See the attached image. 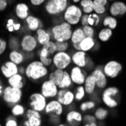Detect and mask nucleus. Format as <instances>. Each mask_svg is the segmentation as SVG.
<instances>
[{
	"label": "nucleus",
	"instance_id": "nucleus-35",
	"mask_svg": "<svg viewBox=\"0 0 126 126\" xmlns=\"http://www.w3.org/2000/svg\"><path fill=\"white\" fill-rule=\"evenodd\" d=\"M11 115H13L16 117H20L23 116L26 113V109L24 105L20 104H16L14 106H12V108L11 110Z\"/></svg>",
	"mask_w": 126,
	"mask_h": 126
},
{
	"label": "nucleus",
	"instance_id": "nucleus-42",
	"mask_svg": "<svg viewBox=\"0 0 126 126\" xmlns=\"http://www.w3.org/2000/svg\"><path fill=\"white\" fill-rule=\"evenodd\" d=\"M94 116H95L97 120H99V121L104 120L108 116V111L103 107H98L94 111Z\"/></svg>",
	"mask_w": 126,
	"mask_h": 126
},
{
	"label": "nucleus",
	"instance_id": "nucleus-54",
	"mask_svg": "<svg viewBox=\"0 0 126 126\" xmlns=\"http://www.w3.org/2000/svg\"><path fill=\"white\" fill-rule=\"evenodd\" d=\"M1 125H2V124H1V123H0V126H1Z\"/></svg>",
	"mask_w": 126,
	"mask_h": 126
},
{
	"label": "nucleus",
	"instance_id": "nucleus-33",
	"mask_svg": "<svg viewBox=\"0 0 126 126\" xmlns=\"http://www.w3.org/2000/svg\"><path fill=\"white\" fill-rule=\"evenodd\" d=\"M73 91L75 95V101L76 102H81L82 100H83V99L85 97V95L87 94L83 85H76Z\"/></svg>",
	"mask_w": 126,
	"mask_h": 126
},
{
	"label": "nucleus",
	"instance_id": "nucleus-52",
	"mask_svg": "<svg viewBox=\"0 0 126 126\" xmlns=\"http://www.w3.org/2000/svg\"><path fill=\"white\" fill-rule=\"evenodd\" d=\"M73 2H75V3H77V2H80L81 0H73Z\"/></svg>",
	"mask_w": 126,
	"mask_h": 126
},
{
	"label": "nucleus",
	"instance_id": "nucleus-36",
	"mask_svg": "<svg viewBox=\"0 0 126 126\" xmlns=\"http://www.w3.org/2000/svg\"><path fill=\"white\" fill-rule=\"evenodd\" d=\"M80 5L82 7V11L85 14H91L94 11L93 0H81Z\"/></svg>",
	"mask_w": 126,
	"mask_h": 126
},
{
	"label": "nucleus",
	"instance_id": "nucleus-40",
	"mask_svg": "<svg viewBox=\"0 0 126 126\" xmlns=\"http://www.w3.org/2000/svg\"><path fill=\"white\" fill-rule=\"evenodd\" d=\"M82 124L84 126H97V119L94 115L91 114H85L83 116Z\"/></svg>",
	"mask_w": 126,
	"mask_h": 126
},
{
	"label": "nucleus",
	"instance_id": "nucleus-1",
	"mask_svg": "<svg viewBox=\"0 0 126 126\" xmlns=\"http://www.w3.org/2000/svg\"><path fill=\"white\" fill-rule=\"evenodd\" d=\"M49 73L48 68L39 60H34L30 62L25 67V76L33 82L39 81L46 77Z\"/></svg>",
	"mask_w": 126,
	"mask_h": 126
},
{
	"label": "nucleus",
	"instance_id": "nucleus-12",
	"mask_svg": "<svg viewBox=\"0 0 126 126\" xmlns=\"http://www.w3.org/2000/svg\"><path fill=\"white\" fill-rule=\"evenodd\" d=\"M119 93V89L116 87H109L104 90L102 94V100L104 104L110 108L117 107L118 103L113 98Z\"/></svg>",
	"mask_w": 126,
	"mask_h": 126
},
{
	"label": "nucleus",
	"instance_id": "nucleus-53",
	"mask_svg": "<svg viewBox=\"0 0 126 126\" xmlns=\"http://www.w3.org/2000/svg\"><path fill=\"white\" fill-rule=\"evenodd\" d=\"M1 64H2L1 63V58H0V66H1Z\"/></svg>",
	"mask_w": 126,
	"mask_h": 126
},
{
	"label": "nucleus",
	"instance_id": "nucleus-27",
	"mask_svg": "<svg viewBox=\"0 0 126 126\" xmlns=\"http://www.w3.org/2000/svg\"><path fill=\"white\" fill-rule=\"evenodd\" d=\"M16 16L20 20H26L29 16V7L25 3H18L15 7Z\"/></svg>",
	"mask_w": 126,
	"mask_h": 126
},
{
	"label": "nucleus",
	"instance_id": "nucleus-32",
	"mask_svg": "<svg viewBox=\"0 0 126 126\" xmlns=\"http://www.w3.org/2000/svg\"><path fill=\"white\" fill-rule=\"evenodd\" d=\"M107 4V0H93L94 11L96 14H104L106 11L105 6Z\"/></svg>",
	"mask_w": 126,
	"mask_h": 126
},
{
	"label": "nucleus",
	"instance_id": "nucleus-44",
	"mask_svg": "<svg viewBox=\"0 0 126 126\" xmlns=\"http://www.w3.org/2000/svg\"><path fill=\"white\" fill-rule=\"evenodd\" d=\"M88 25L94 27L97 26L100 22V17L97 14H90L88 15Z\"/></svg>",
	"mask_w": 126,
	"mask_h": 126
},
{
	"label": "nucleus",
	"instance_id": "nucleus-25",
	"mask_svg": "<svg viewBox=\"0 0 126 126\" xmlns=\"http://www.w3.org/2000/svg\"><path fill=\"white\" fill-rule=\"evenodd\" d=\"M25 20L27 29L31 32H36L39 28L42 27V24L40 20L35 16L29 15Z\"/></svg>",
	"mask_w": 126,
	"mask_h": 126
},
{
	"label": "nucleus",
	"instance_id": "nucleus-19",
	"mask_svg": "<svg viewBox=\"0 0 126 126\" xmlns=\"http://www.w3.org/2000/svg\"><path fill=\"white\" fill-rule=\"evenodd\" d=\"M96 79V85L99 88H104L107 84V76L105 75L104 70H102L100 68H96L91 73Z\"/></svg>",
	"mask_w": 126,
	"mask_h": 126
},
{
	"label": "nucleus",
	"instance_id": "nucleus-4",
	"mask_svg": "<svg viewBox=\"0 0 126 126\" xmlns=\"http://www.w3.org/2000/svg\"><path fill=\"white\" fill-rule=\"evenodd\" d=\"M82 11L76 5L67 6L63 12L64 21L70 24L72 27L76 26L80 24V20L82 17Z\"/></svg>",
	"mask_w": 126,
	"mask_h": 126
},
{
	"label": "nucleus",
	"instance_id": "nucleus-3",
	"mask_svg": "<svg viewBox=\"0 0 126 126\" xmlns=\"http://www.w3.org/2000/svg\"><path fill=\"white\" fill-rule=\"evenodd\" d=\"M2 100L9 106H14L21 101L23 97L22 89L8 85L4 88Z\"/></svg>",
	"mask_w": 126,
	"mask_h": 126
},
{
	"label": "nucleus",
	"instance_id": "nucleus-20",
	"mask_svg": "<svg viewBox=\"0 0 126 126\" xmlns=\"http://www.w3.org/2000/svg\"><path fill=\"white\" fill-rule=\"evenodd\" d=\"M36 38L37 39L38 44L40 45L41 46L50 42L52 39L51 30H46L43 29V27L39 28L36 31Z\"/></svg>",
	"mask_w": 126,
	"mask_h": 126
},
{
	"label": "nucleus",
	"instance_id": "nucleus-2",
	"mask_svg": "<svg viewBox=\"0 0 126 126\" xmlns=\"http://www.w3.org/2000/svg\"><path fill=\"white\" fill-rule=\"evenodd\" d=\"M50 30L54 41L63 42L70 41L73 29L70 24L63 21L54 25Z\"/></svg>",
	"mask_w": 126,
	"mask_h": 126
},
{
	"label": "nucleus",
	"instance_id": "nucleus-41",
	"mask_svg": "<svg viewBox=\"0 0 126 126\" xmlns=\"http://www.w3.org/2000/svg\"><path fill=\"white\" fill-rule=\"evenodd\" d=\"M56 45L57 51H69L71 43L70 41H63V42H58L54 41Z\"/></svg>",
	"mask_w": 126,
	"mask_h": 126
},
{
	"label": "nucleus",
	"instance_id": "nucleus-31",
	"mask_svg": "<svg viewBox=\"0 0 126 126\" xmlns=\"http://www.w3.org/2000/svg\"><path fill=\"white\" fill-rule=\"evenodd\" d=\"M74 84L72 82V79L69 73V70H65L63 72V76L61 80V83L58 85L59 88H73Z\"/></svg>",
	"mask_w": 126,
	"mask_h": 126
},
{
	"label": "nucleus",
	"instance_id": "nucleus-8",
	"mask_svg": "<svg viewBox=\"0 0 126 126\" xmlns=\"http://www.w3.org/2000/svg\"><path fill=\"white\" fill-rule=\"evenodd\" d=\"M58 90V86L47 79L41 84L39 91L47 99H54L57 97Z\"/></svg>",
	"mask_w": 126,
	"mask_h": 126
},
{
	"label": "nucleus",
	"instance_id": "nucleus-6",
	"mask_svg": "<svg viewBox=\"0 0 126 126\" xmlns=\"http://www.w3.org/2000/svg\"><path fill=\"white\" fill-rule=\"evenodd\" d=\"M68 6V0H48L45 8L50 15H58L64 12Z\"/></svg>",
	"mask_w": 126,
	"mask_h": 126
},
{
	"label": "nucleus",
	"instance_id": "nucleus-47",
	"mask_svg": "<svg viewBox=\"0 0 126 126\" xmlns=\"http://www.w3.org/2000/svg\"><path fill=\"white\" fill-rule=\"evenodd\" d=\"M8 48V42L6 41V39L0 37V56L2 55L6 51Z\"/></svg>",
	"mask_w": 126,
	"mask_h": 126
},
{
	"label": "nucleus",
	"instance_id": "nucleus-23",
	"mask_svg": "<svg viewBox=\"0 0 126 126\" xmlns=\"http://www.w3.org/2000/svg\"><path fill=\"white\" fill-rule=\"evenodd\" d=\"M83 85H84L86 94L88 95L92 94L94 92L95 87L97 86L96 79H95L94 76L91 73L89 75H87Z\"/></svg>",
	"mask_w": 126,
	"mask_h": 126
},
{
	"label": "nucleus",
	"instance_id": "nucleus-38",
	"mask_svg": "<svg viewBox=\"0 0 126 126\" xmlns=\"http://www.w3.org/2000/svg\"><path fill=\"white\" fill-rule=\"evenodd\" d=\"M96 106V104L94 101L92 100H86V101H81L80 104L79 106V110L82 112H85L88 110H93Z\"/></svg>",
	"mask_w": 126,
	"mask_h": 126
},
{
	"label": "nucleus",
	"instance_id": "nucleus-14",
	"mask_svg": "<svg viewBox=\"0 0 126 126\" xmlns=\"http://www.w3.org/2000/svg\"><path fill=\"white\" fill-rule=\"evenodd\" d=\"M82 69L83 68H81L76 65L70 68L69 73H70L72 82L74 84V85H79L84 84L87 75L85 72L83 71Z\"/></svg>",
	"mask_w": 126,
	"mask_h": 126
},
{
	"label": "nucleus",
	"instance_id": "nucleus-18",
	"mask_svg": "<svg viewBox=\"0 0 126 126\" xmlns=\"http://www.w3.org/2000/svg\"><path fill=\"white\" fill-rule=\"evenodd\" d=\"M72 58V62L74 65L78 66L81 68H85L86 66V62H87V52H85L82 50L75 51L71 54Z\"/></svg>",
	"mask_w": 126,
	"mask_h": 126
},
{
	"label": "nucleus",
	"instance_id": "nucleus-22",
	"mask_svg": "<svg viewBox=\"0 0 126 126\" xmlns=\"http://www.w3.org/2000/svg\"><path fill=\"white\" fill-rule=\"evenodd\" d=\"M53 54H51L45 47L42 46L38 52L39 60L47 67H49L52 65Z\"/></svg>",
	"mask_w": 126,
	"mask_h": 126
},
{
	"label": "nucleus",
	"instance_id": "nucleus-13",
	"mask_svg": "<svg viewBox=\"0 0 126 126\" xmlns=\"http://www.w3.org/2000/svg\"><path fill=\"white\" fill-rule=\"evenodd\" d=\"M63 107L64 106L56 98L51 99V100H49L47 103L44 112L48 116L54 114V115H57V116H62L64 112Z\"/></svg>",
	"mask_w": 126,
	"mask_h": 126
},
{
	"label": "nucleus",
	"instance_id": "nucleus-48",
	"mask_svg": "<svg viewBox=\"0 0 126 126\" xmlns=\"http://www.w3.org/2000/svg\"><path fill=\"white\" fill-rule=\"evenodd\" d=\"M88 14H85L84 15H82V18H81V20H80V24H81V27H83V26H86V25H88Z\"/></svg>",
	"mask_w": 126,
	"mask_h": 126
},
{
	"label": "nucleus",
	"instance_id": "nucleus-11",
	"mask_svg": "<svg viewBox=\"0 0 126 126\" xmlns=\"http://www.w3.org/2000/svg\"><path fill=\"white\" fill-rule=\"evenodd\" d=\"M25 114L27 119L23 122L24 126H41L42 125V118L40 112L30 108Z\"/></svg>",
	"mask_w": 126,
	"mask_h": 126
},
{
	"label": "nucleus",
	"instance_id": "nucleus-24",
	"mask_svg": "<svg viewBox=\"0 0 126 126\" xmlns=\"http://www.w3.org/2000/svg\"><path fill=\"white\" fill-rule=\"evenodd\" d=\"M8 59L19 66L25 61L26 56L19 50H11L8 53Z\"/></svg>",
	"mask_w": 126,
	"mask_h": 126
},
{
	"label": "nucleus",
	"instance_id": "nucleus-49",
	"mask_svg": "<svg viewBox=\"0 0 126 126\" xmlns=\"http://www.w3.org/2000/svg\"><path fill=\"white\" fill-rule=\"evenodd\" d=\"M8 6L7 0H0V11H4Z\"/></svg>",
	"mask_w": 126,
	"mask_h": 126
},
{
	"label": "nucleus",
	"instance_id": "nucleus-43",
	"mask_svg": "<svg viewBox=\"0 0 126 126\" xmlns=\"http://www.w3.org/2000/svg\"><path fill=\"white\" fill-rule=\"evenodd\" d=\"M103 24L104 26L109 27V28L111 30H114L117 26V21L112 17H107L103 21Z\"/></svg>",
	"mask_w": 126,
	"mask_h": 126
},
{
	"label": "nucleus",
	"instance_id": "nucleus-45",
	"mask_svg": "<svg viewBox=\"0 0 126 126\" xmlns=\"http://www.w3.org/2000/svg\"><path fill=\"white\" fill-rule=\"evenodd\" d=\"M83 32L85 35V37H92L94 38L95 36V30L93 28V27H91L90 25H86V26H83L82 27Z\"/></svg>",
	"mask_w": 126,
	"mask_h": 126
},
{
	"label": "nucleus",
	"instance_id": "nucleus-26",
	"mask_svg": "<svg viewBox=\"0 0 126 126\" xmlns=\"http://www.w3.org/2000/svg\"><path fill=\"white\" fill-rule=\"evenodd\" d=\"M110 11L112 16L123 15L126 13V5L122 2H116L111 5Z\"/></svg>",
	"mask_w": 126,
	"mask_h": 126
},
{
	"label": "nucleus",
	"instance_id": "nucleus-46",
	"mask_svg": "<svg viewBox=\"0 0 126 126\" xmlns=\"http://www.w3.org/2000/svg\"><path fill=\"white\" fill-rule=\"evenodd\" d=\"M5 126H17L18 122L17 120V117L15 116H9L5 119Z\"/></svg>",
	"mask_w": 126,
	"mask_h": 126
},
{
	"label": "nucleus",
	"instance_id": "nucleus-9",
	"mask_svg": "<svg viewBox=\"0 0 126 126\" xmlns=\"http://www.w3.org/2000/svg\"><path fill=\"white\" fill-rule=\"evenodd\" d=\"M38 46V42L35 36L32 34H26L20 39V48L25 53L34 51Z\"/></svg>",
	"mask_w": 126,
	"mask_h": 126
},
{
	"label": "nucleus",
	"instance_id": "nucleus-28",
	"mask_svg": "<svg viewBox=\"0 0 126 126\" xmlns=\"http://www.w3.org/2000/svg\"><path fill=\"white\" fill-rule=\"evenodd\" d=\"M63 70H61V69L54 68L51 72H50L48 75V79L51 80L54 84H56L58 86V85L61 83V80L63 76Z\"/></svg>",
	"mask_w": 126,
	"mask_h": 126
},
{
	"label": "nucleus",
	"instance_id": "nucleus-21",
	"mask_svg": "<svg viewBox=\"0 0 126 126\" xmlns=\"http://www.w3.org/2000/svg\"><path fill=\"white\" fill-rule=\"evenodd\" d=\"M8 85L17 88H24L26 85V79L20 73H17L8 79Z\"/></svg>",
	"mask_w": 126,
	"mask_h": 126
},
{
	"label": "nucleus",
	"instance_id": "nucleus-15",
	"mask_svg": "<svg viewBox=\"0 0 126 126\" xmlns=\"http://www.w3.org/2000/svg\"><path fill=\"white\" fill-rule=\"evenodd\" d=\"M122 69V64L116 61H111L107 63L104 67L105 75L110 78L114 79L118 76Z\"/></svg>",
	"mask_w": 126,
	"mask_h": 126
},
{
	"label": "nucleus",
	"instance_id": "nucleus-34",
	"mask_svg": "<svg viewBox=\"0 0 126 126\" xmlns=\"http://www.w3.org/2000/svg\"><path fill=\"white\" fill-rule=\"evenodd\" d=\"M5 27L7 30L10 32H18L21 30V24L20 23H16L13 18H10L7 20Z\"/></svg>",
	"mask_w": 126,
	"mask_h": 126
},
{
	"label": "nucleus",
	"instance_id": "nucleus-29",
	"mask_svg": "<svg viewBox=\"0 0 126 126\" xmlns=\"http://www.w3.org/2000/svg\"><path fill=\"white\" fill-rule=\"evenodd\" d=\"M85 38V35L83 32L82 27H78L73 30L72 36L70 39V43L72 44H79V42Z\"/></svg>",
	"mask_w": 126,
	"mask_h": 126
},
{
	"label": "nucleus",
	"instance_id": "nucleus-10",
	"mask_svg": "<svg viewBox=\"0 0 126 126\" xmlns=\"http://www.w3.org/2000/svg\"><path fill=\"white\" fill-rule=\"evenodd\" d=\"M55 98L64 107H70L73 104L75 101L74 91L70 88H59Z\"/></svg>",
	"mask_w": 126,
	"mask_h": 126
},
{
	"label": "nucleus",
	"instance_id": "nucleus-50",
	"mask_svg": "<svg viewBox=\"0 0 126 126\" xmlns=\"http://www.w3.org/2000/svg\"><path fill=\"white\" fill-rule=\"evenodd\" d=\"M45 1V0H30V2L33 5L39 6V5H41L42 3H44Z\"/></svg>",
	"mask_w": 126,
	"mask_h": 126
},
{
	"label": "nucleus",
	"instance_id": "nucleus-16",
	"mask_svg": "<svg viewBox=\"0 0 126 126\" xmlns=\"http://www.w3.org/2000/svg\"><path fill=\"white\" fill-rule=\"evenodd\" d=\"M0 71L5 79H8L19 73V66L11 61H6L1 64Z\"/></svg>",
	"mask_w": 126,
	"mask_h": 126
},
{
	"label": "nucleus",
	"instance_id": "nucleus-39",
	"mask_svg": "<svg viewBox=\"0 0 126 126\" xmlns=\"http://www.w3.org/2000/svg\"><path fill=\"white\" fill-rule=\"evenodd\" d=\"M112 35V30L110 28L102 29L98 33V39L101 42H107Z\"/></svg>",
	"mask_w": 126,
	"mask_h": 126
},
{
	"label": "nucleus",
	"instance_id": "nucleus-7",
	"mask_svg": "<svg viewBox=\"0 0 126 126\" xmlns=\"http://www.w3.org/2000/svg\"><path fill=\"white\" fill-rule=\"evenodd\" d=\"M29 106L30 108L39 111L44 112L47 104V98L45 97L40 91H35L30 94L29 96Z\"/></svg>",
	"mask_w": 126,
	"mask_h": 126
},
{
	"label": "nucleus",
	"instance_id": "nucleus-17",
	"mask_svg": "<svg viewBox=\"0 0 126 126\" xmlns=\"http://www.w3.org/2000/svg\"><path fill=\"white\" fill-rule=\"evenodd\" d=\"M82 114L76 110H70L65 116V122L68 125H79L82 123Z\"/></svg>",
	"mask_w": 126,
	"mask_h": 126
},
{
	"label": "nucleus",
	"instance_id": "nucleus-30",
	"mask_svg": "<svg viewBox=\"0 0 126 126\" xmlns=\"http://www.w3.org/2000/svg\"><path fill=\"white\" fill-rule=\"evenodd\" d=\"M95 46V40L92 37H85L79 42V48L85 52L90 51Z\"/></svg>",
	"mask_w": 126,
	"mask_h": 126
},
{
	"label": "nucleus",
	"instance_id": "nucleus-5",
	"mask_svg": "<svg viewBox=\"0 0 126 126\" xmlns=\"http://www.w3.org/2000/svg\"><path fill=\"white\" fill-rule=\"evenodd\" d=\"M71 63V54L69 51H57L53 56L52 65L54 68L65 70L70 66Z\"/></svg>",
	"mask_w": 126,
	"mask_h": 126
},
{
	"label": "nucleus",
	"instance_id": "nucleus-37",
	"mask_svg": "<svg viewBox=\"0 0 126 126\" xmlns=\"http://www.w3.org/2000/svg\"><path fill=\"white\" fill-rule=\"evenodd\" d=\"M8 48L11 50H20V39L17 36H11L8 42Z\"/></svg>",
	"mask_w": 126,
	"mask_h": 126
},
{
	"label": "nucleus",
	"instance_id": "nucleus-51",
	"mask_svg": "<svg viewBox=\"0 0 126 126\" xmlns=\"http://www.w3.org/2000/svg\"><path fill=\"white\" fill-rule=\"evenodd\" d=\"M3 90H4V87L2 85V81L0 80V97H2V95L3 94Z\"/></svg>",
	"mask_w": 126,
	"mask_h": 126
}]
</instances>
